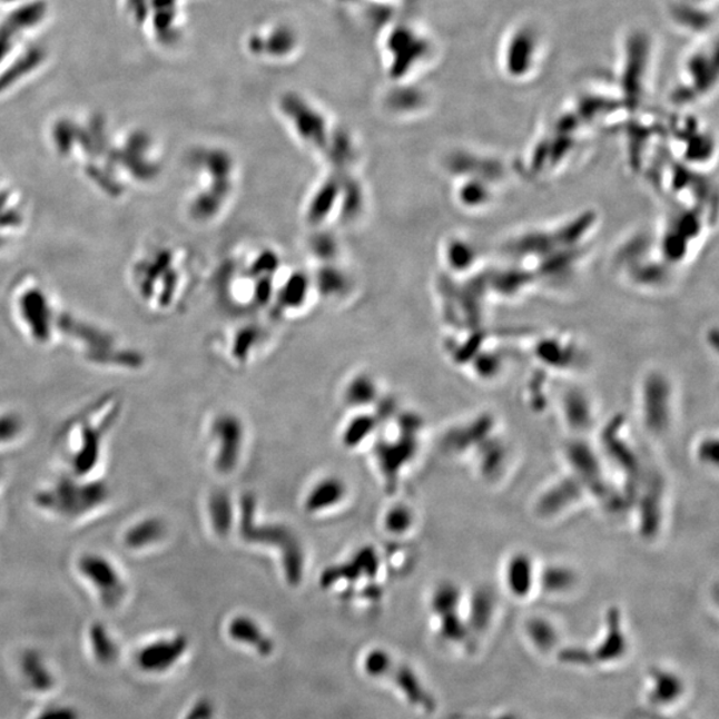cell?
<instances>
[{
    "mask_svg": "<svg viewBox=\"0 0 719 719\" xmlns=\"http://www.w3.org/2000/svg\"><path fill=\"white\" fill-rule=\"evenodd\" d=\"M7 305L19 335L33 347L69 348L81 362L99 371L144 370L146 358L138 348L105 324L67 307L39 275L26 273L16 277Z\"/></svg>",
    "mask_w": 719,
    "mask_h": 719,
    "instance_id": "6da1fadb",
    "label": "cell"
},
{
    "mask_svg": "<svg viewBox=\"0 0 719 719\" xmlns=\"http://www.w3.org/2000/svg\"><path fill=\"white\" fill-rule=\"evenodd\" d=\"M124 413V400L106 393L67 420L58 434L65 471L80 477L104 476L108 441Z\"/></svg>",
    "mask_w": 719,
    "mask_h": 719,
    "instance_id": "7a4b0ae2",
    "label": "cell"
},
{
    "mask_svg": "<svg viewBox=\"0 0 719 719\" xmlns=\"http://www.w3.org/2000/svg\"><path fill=\"white\" fill-rule=\"evenodd\" d=\"M31 503L50 521L79 526L90 524L110 511L114 491L105 476L80 477L62 470L33 491Z\"/></svg>",
    "mask_w": 719,
    "mask_h": 719,
    "instance_id": "3957f363",
    "label": "cell"
},
{
    "mask_svg": "<svg viewBox=\"0 0 719 719\" xmlns=\"http://www.w3.org/2000/svg\"><path fill=\"white\" fill-rule=\"evenodd\" d=\"M80 587L106 613H119L131 601L132 581L120 562L98 549H85L72 559Z\"/></svg>",
    "mask_w": 719,
    "mask_h": 719,
    "instance_id": "277c9868",
    "label": "cell"
},
{
    "mask_svg": "<svg viewBox=\"0 0 719 719\" xmlns=\"http://www.w3.org/2000/svg\"><path fill=\"white\" fill-rule=\"evenodd\" d=\"M255 499L247 494L242 501L240 533L244 540L250 542H270L284 554V571L292 585L302 581L303 551L296 535L286 526L255 524Z\"/></svg>",
    "mask_w": 719,
    "mask_h": 719,
    "instance_id": "5b68a950",
    "label": "cell"
},
{
    "mask_svg": "<svg viewBox=\"0 0 719 719\" xmlns=\"http://www.w3.org/2000/svg\"><path fill=\"white\" fill-rule=\"evenodd\" d=\"M187 648L185 637H156L139 642L130 650L128 657L140 674L159 676L178 663Z\"/></svg>",
    "mask_w": 719,
    "mask_h": 719,
    "instance_id": "8992f818",
    "label": "cell"
},
{
    "mask_svg": "<svg viewBox=\"0 0 719 719\" xmlns=\"http://www.w3.org/2000/svg\"><path fill=\"white\" fill-rule=\"evenodd\" d=\"M30 224V208L26 196L9 176L0 171V237L13 243Z\"/></svg>",
    "mask_w": 719,
    "mask_h": 719,
    "instance_id": "52a82bcc",
    "label": "cell"
},
{
    "mask_svg": "<svg viewBox=\"0 0 719 719\" xmlns=\"http://www.w3.org/2000/svg\"><path fill=\"white\" fill-rule=\"evenodd\" d=\"M587 487L572 474L549 485L535 501V514L542 520H554L572 511L587 494Z\"/></svg>",
    "mask_w": 719,
    "mask_h": 719,
    "instance_id": "ba28073f",
    "label": "cell"
},
{
    "mask_svg": "<svg viewBox=\"0 0 719 719\" xmlns=\"http://www.w3.org/2000/svg\"><path fill=\"white\" fill-rule=\"evenodd\" d=\"M168 528L159 515L147 514L135 519L121 529L119 541L124 551L139 555L152 551L166 540Z\"/></svg>",
    "mask_w": 719,
    "mask_h": 719,
    "instance_id": "9c48e42d",
    "label": "cell"
},
{
    "mask_svg": "<svg viewBox=\"0 0 719 719\" xmlns=\"http://www.w3.org/2000/svg\"><path fill=\"white\" fill-rule=\"evenodd\" d=\"M575 439L565 445V463L572 476L581 481L588 492H599L603 484L602 457L599 452L581 439Z\"/></svg>",
    "mask_w": 719,
    "mask_h": 719,
    "instance_id": "30bf717a",
    "label": "cell"
},
{
    "mask_svg": "<svg viewBox=\"0 0 719 719\" xmlns=\"http://www.w3.org/2000/svg\"><path fill=\"white\" fill-rule=\"evenodd\" d=\"M540 567L531 554L515 552L503 567V587L514 600H529L538 592Z\"/></svg>",
    "mask_w": 719,
    "mask_h": 719,
    "instance_id": "8fae6325",
    "label": "cell"
},
{
    "mask_svg": "<svg viewBox=\"0 0 719 719\" xmlns=\"http://www.w3.org/2000/svg\"><path fill=\"white\" fill-rule=\"evenodd\" d=\"M214 437L219 441V452L216 457V470L229 473L239 460L243 444V426L235 416L221 415L213 425Z\"/></svg>",
    "mask_w": 719,
    "mask_h": 719,
    "instance_id": "7c38bea8",
    "label": "cell"
},
{
    "mask_svg": "<svg viewBox=\"0 0 719 719\" xmlns=\"http://www.w3.org/2000/svg\"><path fill=\"white\" fill-rule=\"evenodd\" d=\"M85 647L91 661L100 667H111L124 657L117 634L104 621H92L85 630Z\"/></svg>",
    "mask_w": 719,
    "mask_h": 719,
    "instance_id": "4fadbf2b",
    "label": "cell"
},
{
    "mask_svg": "<svg viewBox=\"0 0 719 719\" xmlns=\"http://www.w3.org/2000/svg\"><path fill=\"white\" fill-rule=\"evenodd\" d=\"M403 436L391 443H380L376 447L377 460L386 481L390 484L395 483L397 474L402 467L415 456L417 450L416 432L417 430L403 429Z\"/></svg>",
    "mask_w": 719,
    "mask_h": 719,
    "instance_id": "5bb4252c",
    "label": "cell"
},
{
    "mask_svg": "<svg viewBox=\"0 0 719 719\" xmlns=\"http://www.w3.org/2000/svg\"><path fill=\"white\" fill-rule=\"evenodd\" d=\"M18 680L27 691H39L38 682L46 687L58 688V674L43 653L36 649H26L18 656Z\"/></svg>",
    "mask_w": 719,
    "mask_h": 719,
    "instance_id": "9a60e30c",
    "label": "cell"
},
{
    "mask_svg": "<svg viewBox=\"0 0 719 719\" xmlns=\"http://www.w3.org/2000/svg\"><path fill=\"white\" fill-rule=\"evenodd\" d=\"M377 569L378 559L376 552L371 546L364 548L356 553L355 558L348 564L329 568L328 571H325L322 575V585L328 588L332 583L341 580L355 581L363 574L375 577Z\"/></svg>",
    "mask_w": 719,
    "mask_h": 719,
    "instance_id": "2e32d148",
    "label": "cell"
},
{
    "mask_svg": "<svg viewBox=\"0 0 719 719\" xmlns=\"http://www.w3.org/2000/svg\"><path fill=\"white\" fill-rule=\"evenodd\" d=\"M579 573L571 565L558 562L540 567L538 592L551 597H565L579 585Z\"/></svg>",
    "mask_w": 719,
    "mask_h": 719,
    "instance_id": "e0dca14e",
    "label": "cell"
},
{
    "mask_svg": "<svg viewBox=\"0 0 719 719\" xmlns=\"http://www.w3.org/2000/svg\"><path fill=\"white\" fill-rule=\"evenodd\" d=\"M470 600L464 605L467 608L466 626L474 628L477 632H483L491 626L494 614H496V595L487 588H477L472 593Z\"/></svg>",
    "mask_w": 719,
    "mask_h": 719,
    "instance_id": "ac0fdd59",
    "label": "cell"
},
{
    "mask_svg": "<svg viewBox=\"0 0 719 719\" xmlns=\"http://www.w3.org/2000/svg\"><path fill=\"white\" fill-rule=\"evenodd\" d=\"M562 417L567 429L574 433V436H581L587 433L593 424V408L588 400L577 393H569L565 398ZM582 437V436H581Z\"/></svg>",
    "mask_w": 719,
    "mask_h": 719,
    "instance_id": "d6986e66",
    "label": "cell"
},
{
    "mask_svg": "<svg viewBox=\"0 0 719 719\" xmlns=\"http://www.w3.org/2000/svg\"><path fill=\"white\" fill-rule=\"evenodd\" d=\"M26 434L27 422L22 413L11 408H0V454L22 443Z\"/></svg>",
    "mask_w": 719,
    "mask_h": 719,
    "instance_id": "ffe728a7",
    "label": "cell"
},
{
    "mask_svg": "<svg viewBox=\"0 0 719 719\" xmlns=\"http://www.w3.org/2000/svg\"><path fill=\"white\" fill-rule=\"evenodd\" d=\"M345 496V485L338 479H325L308 494L305 508L311 513L334 506Z\"/></svg>",
    "mask_w": 719,
    "mask_h": 719,
    "instance_id": "44dd1931",
    "label": "cell"
},
{
    "mask_svg": "<svg viewBox=\"0 0 719 719\" xmlns=\"http://www.w3.org/2000/svg\"><path fill=\"white\" fill-rule=\"evenodd\" d=\"M432 608L439 617L457 613L464 608V594L454 583L443 582L433 592Z\"/></svg>",
    "mask_w": 719,
    "mask_h": 719,
    "instance_id": "7402d4cb",
    "label": "cell"
},
{
    "mask_svg": "<svg viewBox=\"0 0 719 719\" xmlns=\"http://www.w3.org/2000/svg\"><path fill=\"white\" fill-rule=\"evenodd\" d=\"M209 518L217 535L226 538L233 526V505L227 493L215 492L208 503Z\"/></svg>",
    "mask_w": 719,
    "mask_h": 719,
    "instance_id": "603a6c76",
    "label": "cell"
},
{
    "mask_svg": "<svg viewBox=\"0 0 719 719\" xmlns=\"http://www.w3.org/2000/svg\"><path fill=\"white\" fill-rule=\"evenodd\" d=\"M229 633L236 641L248 643V646L259 649L262 653L270 650L268 639L260 632L259 627L253 620L247 619V617H239V619L230 622Z\"/></svg>",
    "mask_w": 719,
    "mask_h": 719,
    "instance_id": "cb8c5ba5",
    "label": "cell"
},
{
    "mask_svg": "<svg viewBox=\"0 0 719 719\" xmlns=\"http://www.w3.org/2000/svg\"><path fill=\"white\" fill-rule=\"evenodd\" d=\"M528 636L541 649L552 648L558 642V629L545 617H531L526 622Z\"/></svg>",
    "mask_w": 719,
    "mask_h": 719,
    "instance_id": "d4e9b609",
    "label": "cell"
},
{
    "mask_svg": "<svg viewBox=\"0 0 719 719\" xmlns=\"http://www.w3.org/2000/svg\"><path fill=\"white\" fill-rule=\"evenodd\" d=\"M377 420L372 416H360L355 420H352L347 430L344 431L343 441L344 444L354 447L370 436V434L375 431Z\"/></svg>",
    "mask_w": 719,
    "mask_h": 719,
    "instance_id": "484cf974",
    "label": "cell"
},
{
    "mask_svg": "<svg viewBox=\"0 0 719 719\" xmlns=\"http://www.w3.org/2000/svg\"><path fill=\"white\" fill-rule=\"evenodd\" d=\"M413 524V513L410 508L398 505L392 508L385 518V526L391 533L402 534Z\"/></svg>",
    "mask_w": 719,
    "mask_h": 719,
    "instance_id": "4316f807",
    "label": "cell"
},
{
    "mask_svg": "<svg viewBox=\"0 0 719 719\" xmlns=\"http://www.w3.org/2000/svg\"><path fill=\"white\" fill-rule=\"evenodd\" d=\"M717 447L718 441L716 436H707L698 441L696 446V456L703 465L717 466Z\"/></svg>",
    "mask_w": 719,
    "mask_h": 719,
    "instance_id": "83f0119b",
    "label": "cell"
},
{
    "mask_svg": "<svg viewBox=\"0 0 719 719\" xmlns=\"http://www.w3.org/2000/svg\"><path fill=\"white\" fill-rule=\"evenodd\" d=\"M348 397L349 402L354 404L370 403L375 397V390L368 382H357L352 385Z\"/></svg>",
    "mask_w": 719,
    "mask_h": 719,
    "instance_id": "f1b7e54d",
    "label": "cell"
},
{
    "mask_svg": "<svg viewBox=\"0 0 719 719\" xmlns=\"http://www.w3.org/2000/svg\"><path fill=\"white\" fill-rule=\"evenodd\" d=\"M7 473H9L7 460L4 459V454H0V515H2V500L3 491L6 487Z\"/></svg>",
    "mask_w": 719,
    "mask_h": 719,
    "instance_id": "f546056e",
    "label": "cell"
}]
</instances>
